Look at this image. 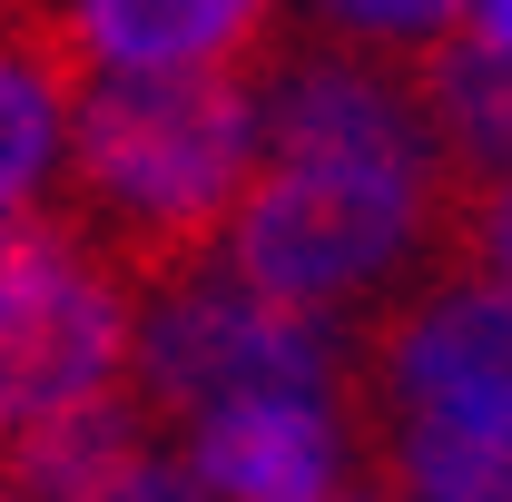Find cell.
<instances>
[{
	"mask_svg": "<svg viewBox=\"0 0 512 502\" xmlns=\"http://www.w3.org/2000/svg\"><path fill=\"white\" fill-rule=\"evenodd\" d=\"M463 256L483 266V286H503V296H512V178L473 188V207H463Z\"/></svg>",
	"mask_w": 512,
	"mask_h": 502,
	"instance_id": "obj_14",
	"label": "cell"
},
{
	"mask_svg": "<svg viewBox=\"0 0 512 502\" xmlns=\"http://www.w3.org/2000/svg\"><path fill=\"white\" fill-rule=\"evenodd\" d=\"M89 502H207V493H197L188 463H158V453H148V463H128L119 483H99Z\"/></svg>",
	"mask_w": 512,
	"mask_h": 502,
	"instance_id": "obj_15",
	"label": "cell"
},
{
	"mask_svg": "<svg viewBox=\"0 0 512 502\" xmlns=\"http://www.w3.org/2000/svg\"><path fill=\"white\" fill-rule=\"evenodd\" d=\"M463 10H473V0H325V20H335L345 40H384V50H424Z\"/></svg>",
	"mask_w": 512,
	"mask_h": 502,
	"instance_id": "obj_13",
	"label": "cell"
},
{
	"mask_svg": "<svg viewBox=\"0 0 512 502\" xmlns=\"http://www.w3.org/2000/svg\"><path fill=\"white\" fill-rule=\"evenodd\" d=\"M188 473L207 502H325L345 473L335 394H256V404L197 414Z\"/></svg>",
	"mask_w": 512,
	"mask_h": 502,
	"instance_id": "obj_6",
	"label": "cell"
},
{
	"mask_svg": "<svg viewBox=\"0 0 512 502\" xmlns=\"http://www.w3.org/2000/svg\"><path fill=\"white\" fill-rule=\"evenodd\" d=\"M0 502H10V493H0Z\"/></svg>",
	"mask_w": 512,
	"mask_h": 502,
	"instance_id": "obj_19",
	"label": "cell"
},
{
	"mask_svg": "<svg viewBox=\"0 0 512 502\" xmlns=\"http://www.w3.org/2000/svg\"><path fill=\"white\" fill-rule=\"evenodd\" d=\"M79 79H89V60H79L69 20L10 0V10H0V227H20V217L40 207Z\"/></svg>",
	"mask_w": 512,
	"mask_h": 502,
	"instance_id": "obj_7",
	"label": "cell"
},
{
	"mask_svg": "<svg viewBox=\"0 0 512 502\" xmlns=\"http://www.w3.org/2000/svg\"><path fill=\"white\" fill-rule=\"evenodd\" d=\"M128 463H148V404H128L119 384L40 414V424H10L0 434V493L10 502H89L99 483H119Z\"/></svg>",
	"mask_w": 512,
	"mask_h": 502,
	"instance_id": "obj_10",
	"label": "cell"
},
{
	"mask_svg": "<svg viewBox=\"0 0 512 502\" xmlns=\"http://www.w3.org/2000/svg\"><path fill=\"white\" fill-rule=\"evenodd\" d=\"M138 355L119 266L79 227H0V434L109 394Z\"/></svg>",
	"mask_w": 512,
	"mask_h": 502,
	"instance_id": "obj_3",
	"label": "cell"
},
{
	"mask_svg": "<svg viewBox=\"0 0 512 502\" xmlns=\"http://www.w3.org/2000/svg\"><path fill=\"white\" fill-rule=\"evenodd\" d=\"M384 404L414 414V404H453V394H483V384H512V296L503 286H444L434 306L394 315V335L375 345Z\"/></svg>",
	"mask_w": 512,
	"mask_h": 502,
	"instance_id": "obj_8",
	"label": "cell"
},
{
	"mask_svg": "<svg viewBox=\"0 0 512 502\" xmlns=\"http://www.w3.org/2000/svg\"><path fill=\"white\" fill-rule=\"evenodd\" d=\"M325 502H394V493H325Z\"/></svg>",
	"mask_w": 512,
	"mask_h": 502,
	"instance_id": "obj_17",
	"label": "cell"
},
{
	"mask_svg": "<svg viewBox=\"0 0 512 502\" xmlns=\"http://www.w3.org/2000/svg\"><path fill=\"white\" fill-rule=\"evenodd\" d=\"M60 138H69V188H79L69 227L119 276H178L237 217L266 109H256L247 60L99 69L69 89Z\"/></svg>",
	"mask_w": 512,
	"mask_h": 502,
	"instance_id": "obj_1",
	"label": "cell"
},
{
	"mask_svg": "<svg viewBox=\"0 0 512 502\" xmlns=\"http://www.w3.org/2000/svg\"><path fill=\"white\" fill-rule=\"evenodd\" d=\"M266 0H69V40L99 69H197L247 60Z\"/></svg>",
	"mask_w": 512,
	"mask_h": 502,
	"instance_id": "obj_12",
	"label": "cell"
},
{
	"mask_svg": "<svg viewBox=\"0 0 512 502\" xmlns=\"http://www.w3.org/2000/svg\"><path fill=\"white\" fill-rule=\"evenodd\" d=\"M463 30H473L483 50H512V0H473V10H463Z\"/></svg>",
	"mask_w": 512,
	"mask_h": 502,
	"instance_id": "obj_16",
	"label": "cell"
},
{
	"mask_svg": "<svg viewBox=\"0 0 512 502\" xmlns=\"http://www.w3.org/2000/svg\"><path fill=\"white\" fill-rule=\"evenodd\" d=\"M256 109H266V148L276 158H384V168H434L444 178L414 89L365 69V60H345V50L296 60L276 89H256Z\"/></svg>",
	"mask_w": 512,
	"mask_h": 502,
	"instance_id": "obj_5",
	"label": "cell"
},
{
	"mask_svg": "<svg viewBox=\"0 0 512 502\" xmlns=\"http://www.w3.org/2000/svg\"><path fill=\"white\" fill-rule=\"evenodd\" d=\"M434 188H444L434 168H384V158H276L227 217L237 256L227 276H247L276 306L325 315L424 237Z\"/></svg>",
	"mask_w": 512,
	"mask_h": 502,
	"instance_id": "obj_2",
	"label": "cell"
},
{
	"mask_svg": "<svg viewBox=\"0 0 512 502\" xmlns=\"http://www.w3.org/2000/svg\"><path fill=\"white\" fill-rule=\"evenodd\" d=\"M414 109L434 128V158H444L453 188L512 178V50H483L473 30L463 40L434 30L414 60Z\"/></svg>",
	"mask_w": 512,
	"mask_h": 502,
	"instance_id": "obj_9",
	"label": "cell"
},
{
	"mask_svg": "<svg viewBox=\"0 0 512 502\" xmlns=\"http://www.w3.org/2000/svg\"><path fill=\"white\" fill-rule=\"evenodd\" d=\"M138 384L158 414H217V404H256V394H335L345 355L306 306L256 296L247 276H188L148 345H138Z\"/></svg>",
	"mask_w": 512,
	"mask_h": 502,
	"instance_id": "obj_4",
	"label": "cell"
},
{
	"mask_svg": "<svg viewBox=\"0 0 512 502\" xmlns=\"http://www.w3.org/2000/svg\"><path fill=\"white\" fill-rule=\"evenodd\" d=\"M404 502H512V384L394 414Z\"/></svg>",
	"mask_w": 512,
	"mask_h": 502,
	"instance_id": "obj_11",
	"label": "cell"
},
{
	"mask_svg": "<svg viewBox=\"0 0 512 502\" xmlns=\"http://www.w3.org/2000/svg\"><path fill=\"white\" fill-rule=\"evenodd\" d=\"M0 10H10V0H0Z\"/></svg>",
	"mask_w": 512,
	"mask_h": 502,
	"instance_id": "obj_18",
	"label": "cell"
}]
</instances>
